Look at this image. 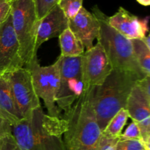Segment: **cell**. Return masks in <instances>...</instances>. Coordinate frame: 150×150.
<instances>
[{
    "label": "cell",
    "instance_id": "1",
    "mask_svg": "<svg viewBox=\"0 0 150 150\" xmlns=\"http://www.w3.org/2000/svg\"><path fill=\"white\" fill-rule=\"evenodd\" d=\"M67 122L62 117L45 114L36 108L12 127V135L21 150H66L62 136Z\"/></svg>",
    "mask_w": 150,
    "mask_h": 150
},
{
    "label": "cell",
    "instance_id": "2",
    "mask_svg": "<svg viewBox=\"0 0 150 150\" xmlns=\"http://www.w3.org/2000/svg\"><path fill=\"white\" fill-rule=\"evenodd\" d=\"M94 88L83 90L62 117L67 122L63 135L66 150H99L102 131L94 107Z\"/></svg>",
    "mask_w": 150,
    "mask_h": 150
},
{
    "label": "cell",
    "instance_id": "3",
    "mask_svg": "<svg viewBox=\"0 0 150 150\" xmlns=\"http://www.w3.org/2000/svg\"><path fill=\"white\" fill-rule=\"evenodd\" d=\"M139 80L131 73L113 70L102 84L94 88V107L101 131L119 111L126 108L129 95Z\"/></svg>",
    "mask_w": 150,
    "mask_h": 150
},
{
    "label": "cell",
    "instance_id": "4",
    "mask_svg": "<svg viewBox=\"0 0 150 150\" xmlns=\"http://www.w3.org/2000/svg\"><path fill=\"white\" fill-rule=\"evenodd\" d=\"M92 13L96 16L100 23L98 42L103 48L113 70L129 72L140 79L147 76L136 61L131 40L113 29L108 24V16L97 6L93 7Z\"/></svg>",
    "mask_w": 150,
    "mask_h": 150
},
{
    "label": "cell",
    "instance_id": "5",
    "mask_svg": "<svg viewBox=\"0 0 150 150\" xmlns=\"http://www.w3.org/2000/svg\"><path fill=\"white\" fill-rule=\"evenodd\" d=\"M10 5L13 26L26 67L38 59L35 42L39 19L33 0H11Z\"/></svg>",
    "mask_w": 150,
    "mask_h": 150
},
{
    "label": "cell",
    "instance_id": "6",
    "mask_svg": "<svg viewBox=\"0 0 150 150\" xmlns=\"http://www.w3.org/2000/svg\"><path fill=\"white\" fill-rule=\"evenodd\" d=\"M59 83L56 105L59 111L67 112L83 91L81 73V56L58 58Z\"/></svg>",
    "mask_w": 150,
    "mask_h": 150
},
{
    "label": "cell",
    "instance_id": "7",
    "mask_svg": "<svg viewBox=\"0 0 150 150\" xmlns=\"http://www.w3.org/2000/svg\"><path fill=\"white\" fill-rule=\"evenodd\" d=\"M26 68L30 70L35 92L38 98L43 100L48 115L60 118V111L56 105V97L59 83L58 60L51 65L43 67L36 59Z\"/></svg>",
    "mask_w": 150,
    "mask_h": 150
},
{
    "label": "cell",
    "instance_id": "8",
    "mask_svg": "<svg viewBox=\"0 0 150 150\" xmlns=\"http://www.w3.org/2000/svg\"><path fill=\"white\" fill-rule=\"evenodd\" d=\"M7 75L15 104L23 119L41 106L32 83V74L29 69L23 67Z\"/></svg>",
    "mask_w": 150,
    "mask_h": 150
},
{
    "label": "cell",
    "instance_id": "9",
    "mask_svg": "<svg viewBox=\"0 0 150 150\" xmlns=\"http://www.w3.org/2000/svg\"><path fill=\"white\" fill-rule=\"evenodd\" d=\"M113 70L111 62L100 42L81 56L83 90L102 84Z\"/></svg>",
    "mask_w": 150,
    "mask_h": 150
},
{
    "label": "cell",
    "instance_id": "10",
    "mask_svg": "<svg viewBox=\"0 0 150 150\" xmlns=\"http://www.w3.org/2000/svg\"><path fill=\"white\" fill-rule=\"evenodd\" d=\"M24 67L20 45L13 26L12 16L0 26V76Z\"/></svg>",
    "mask_w": 150,
    "mask_h": 150
},
{
    "label": "cell",
    "instance_id": "11",
    "mask_svg": "<svg viewBox=\"0 0 150 150\" xmlns=\"http://www.w3.org/2000/svg\"><path fill=\"white\" fill-rule=\"evenodd\" d=\"M126 110L132 121L139 126L142 142L149 149L150 145V98L135 85L127 99Z\"/></svg>",
    "mask_w": 150,
    "mask_h": 150
},
{
    "label": "cell",
    "instance_id": "12",
    "mask_svg": "<svg viewBox=\"0 0 150 150\" xmlns=\"http://www.w3.org/2000/svg\"><path fill=\"white\" fill-rule=\"evenodd\" d=\"M108 24L129 40L142 39L149 31V17L140 19L120 7L118 11L108 17Z\"/></svg>",
    "mask_w": 150,
    "mask_h": 150
},
{
    "label": "cell",
    "instance_id": "13",
    "mask_svg": "<svg viewBox=\"0 0 150 150\" xmlns=\"http://www.w3.org/2000/svg\"><path fill=\"white\" fill-rule=\"evenodd\" d=\"M68 27L89 50L93 46V42L99 35L100 23L96 16L82 7L79 13L68 19Z\"/></svg>",
    "mask_w": 150,
    "mask_h": 150
},
{
    "label": "cell",
    "instance_id": "14",
    "mask_svg": "<svg viewBox=\"0 0 150 150\" xmlns=\"http://www.w3.org/2000/svg\"><path fill=\"white\" fill-rule=\"evenodd\" d=\"M68 28V18L58 5L39 20L37 31L35 51L49 39L59 37Z\"/></svg>",
    "mask_w": 150,
    "mask_h": 150
},
{
    "label": "cell",
    "instance_id": "15",
    "mask_svg": "<svg viewBox=\"0 0 150 150\" xmlns=\"http://www.w3.org/2000/svg\"><path fill=\"white\" fill-rule=\"evenodd\" d=\"M0 115L12 127L23 120L15 104L7 74L0 76Z\"/></svg>",
    "mask_w": 150,
    "mask_h": 150
},
{
    "label": "cell",
    "instance_id": "16",
    "mask_svg": "<svg viewBox=\"0 0 150 150\" xmlns=\"http://www.w3.org/2000/svg\"><path fill=\"white\" fill-rule=\"evenodd\" d=\"M61 56L64 57H81L84 53V46L69 27L59 36Z\"/></svg>",
    "mask_w": 150,
    "mask_h": 150
},
{
    "label": "cell",
    "instance_id": "17",
    "mask_svg": "<svg viewBox=\"0 0 150 150\" xmlns=\"http://www.w3.org/2000/svg\"><path fill=\"white\" fill-rule=\"evenodd\" d=\"M128 118V112L125 108H122L110 120L102 132L103 136L110 138H120Z\"/></svg>",
    "mask_w": 150,
    "mask_h": 150
},
{
    "label": "cell",
    "instance_id": "18",
    "mask_svg": "<svg viewBox=\"0 0 150 150\" xmlns=\"http://www.w3.org/2000/svg\"><path fill=\"white\" fill-rule=\"evenodd\" d=\"M130 40L138 64L146 76H150V49L146 46L142 39Z\"/></svg>",
    "mask_w": 150,
    "mask_h": 150
},
{
    "label": "cell",
    "instance_id": "19",
    "mask_svg": "<svg viewBox=\"0 0 150 150\" xmlns=\"http://www.w3.org/2000/svg\"><path fill=\"white\" fill-rule=\"evenodd\" d=\"M57 5L70 19L74 17L83 7V0H59Z\"/></svg>",
    "mask_w": 150,
    "mask_h": 150
},
{
    "label": "cell",
    "instance_id": "20",
    "mask_svg": "<svg viewBox=\"0 0 150 150\" xmlns=\"http://www.w3.org/2000/svg\"><path fill=\"white\" fill-rule=\"evenodd\" d=\"M116 150H149L141 139H125L120 136Z\"/></svg>",
    "mask_w": 150,
    "mask_h": 150
},
{
    "label": "cell",
    "instance_id": "21",
    "mask_svg": "<svg viewBox=\"0 0 150 150\" xmlns=\"http://www.w3.org/2000/svg\"><path fill=\"white\" fill-rule=\"evenodd\" d=\"M33 1L38 19L40 20L58 4L59 0H33Z\"/></svg>",
    "mask_w": 150,
    "mask_h": 150
},
{
    "label": "cell",
    "instance_id": "22",
    "mask_svg": "<svg viewBox=\"0 0 150 150\" xmlns=\"http://www.w3.org/2000/svg\"><path fill=\"white\" fill-rule=\"evenodd\" d=\"M121 136L125 139H141L142 141L140 129L138 125L133 121H132V122L127 126V129L125 130L124 133H122Z\"/></svg>",
    "mask_w": 150,
    "mask_h": 150
},
{
    "label": "cell",
    "instance_id": "23",
    "mask_svg": "<svg viewBox=\"0 0 150 150\" xmlns=\"http://www.w3.org/2000/svg\"><path fill=\"white\" fill-rule=\"evenodd\" d=\"M0 150H21L16 144L13 135L7 136L0 139Z\"/></svg>",
    "mask_w": 150,
    "mask_h": 150
},
{
    "label": "cell",
    "instance_id": "24",
    "mask_svg": "<svg viewBox=\"0 0 150 150\" xmlns=\"http://www.w3.org/2000/svg\"><path fill=\"white\" fill-rule=\"evenodd\" d=\"M11 13L10 1L0 0V26L5 21Z\"/></svg>",
    "mask_w": 150,
    "mask_h": 150
},
{
    "label": "cell",
    "instance_id": "25",
    "mask_svg": "<svg viewBox=\"0 0 150 150\" xmlns=\"http://www.w3.org/2000/svg\"><path fill=\"white\" fill-rule=\"evenodd\" d=\"M120 138H110L103 136L99 150H116V144Z\"/></svg>",
    "mask_w": 150,
    "mask_h": 150
},
{
    "label": "cell",
    "instance_id": "26",
    "mask_svg": "<svg viewBox=\"0 0 150 150\" xmlns=\"http://www.w3.org/2000/svg\"><path fill=\"white\" fill-rule=\"evenodd\" d=\"M137 86L144 93L147 98H150V76H146L144 79L138 81Z\"/></svg>",
    "mask_w": 150,
    "mask_h": 150
},
{
    "label": "cell",
    "instance_id": "27",
    "mask_svg": "<svg viewBox=\"0 0 150 150\" xmlns=\"http://www.w3.org/2000/svg\"><path fill=\"white\" fill-rule=\"evenodd\" d=\"M9 134H12L11 125L0 115V139Z\"/></svg>",
    "mask_w": 150,
    "mask_h": 150
},
{
    "label": "cell",
    "instance_id": "28",
    "mask_svg": "<svg viewBox=\"0 0 150 150\" xmlns=\"http://www.w3.org/2000/svg\"><path fill=\"white\" fill-rule=\"evenodd\" d=\"M142 40L143 41L144 43L146 45V46L148 48H149V49H150V36H149V35H146L144 38H142Z\"/></svg>",
    "mask_w": 150,
    "mask_h": 150
},
{
    "label": "cell",
    "instance_id": "29",
    "mask_svg": "<svg viewBox=\"0 0 150 150\" xmlns=\"http://www.w3.org/2000/svg\"><path fill=\"white\" fill-rule=\"evenodd\" d=\"M139 4L144 6H149L150 4V0H136Z\"/></svg>",
    "mask_w": 150,
    "mask_h": 150
},
{
    "label": "cell",
    "instance_id": "30",
    "mask_svg": "<svg viewBox=\"0 0 150 150\" xmlns=\"http://www.w3.org/2000/svg\"><path fill=\"white\" fill-rule=\"evenodd\" d=\"M8 1H11V0H8Z\"/></svg>",
    "mask_w": 150,
    "mask_h": 150
}]
</instances>
